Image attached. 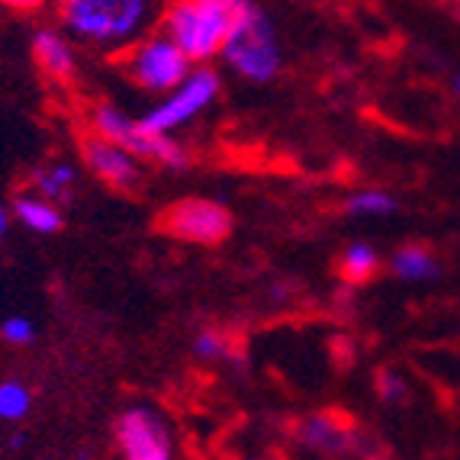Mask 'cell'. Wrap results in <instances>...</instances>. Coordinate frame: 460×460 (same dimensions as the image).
Returning <instances> with one entry per match:
<instances>
[{
  "label": "cell",
  "mask_w": 460,
  "mask_h": 460,
  "mask_svg": "<svg viewBox=\"0 0 460 460\" xmlns=\"http://www.w3.org/2000/svg\"><path fill=\"white\" fill-rule=\"evenodd\" d=\"M58 20L87 46L123 52L162 20V0H58Z\"/></svg>",
  "instance_id": "1"
},
{
  "label": "cell",
  "mask_w": 460,
  "mask_h": 460,
  "mask_svg": "<svg viewBox=\"0 0 460 460\" xmlns=\"http://www.w3.org/2000/svg\"><path fill=\"white\" fill-rule=\"evenodd\" d=\"M248 0H174L164 10V32L184 49L193 65H207L223 55L226 39Z\"/></svg>",
  "instance_id": "2"
},
{
  "label": "cell",
  "mask_w": 460,
  "mask_h": 460,
  "mask_svg": "<svg viewBox=\"0 0 460 460\" xmlns=\"http://www.w3.org/2000/svg\"><path fill=\"white\" fill-rule=\"evenodd\" d=\"M223 58L238 77H245L252 84H268V81H274L280 75L284 55H280L277 30L268 20V13L254 7L252 0L242 7L229 39H226Z\"/></svg>",
  "instance_id": "3"
},
{
  "label": "cell",
  "mask_w": 460,
  "mask_h": 460,
  "mask_svg": "<svg viewBox=\"0 0 460 460\" xmlns=\"http://www.w3.org/2000/svg\"><path fill=\"white\" fill-rule=\"evenodd\" d=\"M91 132L110 138L116 146H123L126 152H132L138 162H155L164 164V168H184L187 164V152L181 142L171 138V132H155L146 129L142 119H129L123 110L110 107H93L91 113Z\"/></svg>",
  "instance_id": "4"
},
{
  "label": "cell",
  "mask_w": 460,
  "mask_h": 460,
  "mask_svg": "<svg viewBox=\"0 0 460 460\" xmlns=\"http://www.w3.org/2000/svg\"><path fill=\"white\" fill-rule=\"evenodd\" d=\"M126 71L142 91L168 93L190 75L193 62L168 32H155V36H142L136 46H129Z\"/></svg>",
  "instance_id": "5"
},
{
  "label": "cell",
  "mask_w": 460,
  "mask_h": 460,
  "mask_svg": "<svg viewBox=\"0 0 460 460\" xmlns=\"http://www.w3.org/2000/svg\"><path fill=\"white\" fill-rule=\"evenodd\" d=\"M232 219L229 207L223 203H216V199L207 197H184V199H174L171 207L162 209L158 216V229L168 232L171 238L177 242H187V245H223L226 238H229Z\"/></svg>",
  "instance_id": "6"
},
{
  "label": "cell",
  "mask_w": 460,
  "mask_h": 460,
  "mask_svg": "<svg viewBox=\"0 0 460 460\" xmlns=\"http://www.w3.org/2000/svg\"><path fill=\"white\" fill-rule=\"evenodd\" d=\"M216 97H219V75L207 65H197L152 113L142 116V126L155 132H174L193 123L199 113H207Z\"/></svg>",
  "instance_id": "7"
},
{
  "label": "cell",
  "mask_w": 460,
  "mask_h": 460,
  "mask_svg": "<svg viewBox=\"0 0 460 460\" xmlns=\"http://www.w3.org/2000/svg\"><path fill=\"white\" fill-rule=\"evenodd\" d=\"M116 445L129 460H168L174 454V441L164 419L148 406H132L116 422Z\"/></svg>",
  "instance_id": "8"
},
{
  "label": "cell",
  "mask_w": 460,
  "mask_h": 460,
  "mask_svg": "<svg viewBox=\"0 0 460 460\" xmlns=\"http://www.w3.org/2000/svg\"><path fill=\"white\" fill-rule=\"evenodd\" d=\"M81 162L97 181L116 187V190H132L138 184V177H142L136 155L110 142V138L97 136V132L81 138Z\"/></svg>",
  "instance_id": "9"
},
{
  "label": "cell",
  "mask_w": 460,
  "mask_h": 460,
  "mask_svg": "<svg viewBox=\"0 0 460 460\" xmlns=\"http://www.w3.org/2000/svg\"><path fill=\"white\" fill-rule=\"evenodd\" d=\"M30 52H32V62L49 81H58V84H68L71 77L77 71V55L71 49V42L62 36L58 30H42L32 32V42H30Z\"/></svg>",
  "instance_id": "10"
},
{
  "label": "cell",
  "mask_w": 460,
  "mask_h": 460,
  "mask_svg": "<svg viewBox=\"0 0 460 460\" xmlns=\"http://www.w3.org/2000/svg\"><path fill=\"white\" fill-rule=\"evenodd\" d=\"M10 213H13L16 223L26 226L30 232H36V235H55V232H62V226H65L62 207L46 197H39V193L16 197Z\"/></svg>",
  "instance_id": "11"
},
{
  "label": "cell",
  "mask_w": 460,
  "mask_h": 460,
  "mask_svg": "<svg viewBox=\"0 0 460 460\" xmlns=\"http://www.w3.org/2000/svg\"><path fill=\"white\" fill-rule=\"evenodd\" d=\"M299 441L309 451H319V454H348L354 445V435L345 425H338L335 419H329V415H313V419H306V422L299 425Z\"/></svg>",
  "instance_id": "12"
},
{
  "label": "cell",
  "mask_w": 460,
  "mask_h": 460,
  "mask_svg": "<svg viewBox=\"0 0 460 460\" xmlns=\"http://www.w3.org/2000/svg\"><path fill=\"white\" fill-rule=\"evenodd\" d=\"M380 268H384V261H380V254H376L367 242H354V245H348L345 252H341V258H338V274L351 287L370 284V280L380 274Z\"/></svg>",
  "instance_id": "13"
},
{
  "label": "cell",
  "mask_w": 460,
  "mask_h": 460,
  "mask_svg": "<svg viewBox=\"0 0 460 460\" xmlns=\"http://www.w3.org/2000/svg\"><path fill=\"white\" fill-rule=\"evenodd\" d=\"M390 270L399 277V280H409V284H415V280H431V277H438V270H441V268H438L435 254H431L429 248L402 245L390 258Z\"/></svg>",
  "instance_id": "14"
},
{
  "label": "cell",
  "mask_w": 460,
  "mask_h": 460,
  "mask_svg": "<svg viewBox=\"0 0 460 460\" xmlns=\"http://www.w3.org/2000/svg\"><path fill=\"white\" fill-rule=\"evenodd\" d=\"M75 184H77V171L71 168V164H49V168L32 174V187H36L39 197L52 199V203H58V207L71 203Z\"/></svg>",
  "instance_id": "15"
},
{
  "label": "cell",
  "mask_w": 460,
  "mask_h": 460,
  "mask_svg": "<svg viewBox=\"0 0 460 460\" xmlns=\"http://www.w3.org/2000/svg\"><path fill=\"white\" fill-rule=\"evenodd\" d=\"M399 209V199L386 190H358L348 197V216H393Z\"/></svg>",
  "instance_id": "16"
},
{
  "label": "cell",
  "mask_w": 460,
  "mask_h": 460,
  "mask_svg": "<svg viewBox=\"0 0 460 460\" xmlns=\"http://www.w3.org/2000/svg\"><path fill=\"white\" fill-rule=\"evenodd\" d=\"M32 409V393L20 380L0 384V422H20Z\"/></svg>",
  "instance_id": "17"
},
{
  "label": "cell",
  "mask_w": 460,
  "mask_h": 460,
  "mask_svg": "<svg viewBox=\"0 0 460 460\" xmlns=\"http://www.w3.org/2000/svg\"><path fill=\"white\" fill-rule=\"evenodd\" d=\"M193 354H197L199 361L219 364V361H226V358L232 354V341L223 335V332L203 329L197 338H193Z\"/></svg>",
  "instance_id": "18"
},
{
  "label": "cell",
  "mask_w": 460,
  "mask_h": 460,
  "mask_svg": "<svg viewBox=\"0 0 460 460\" xmlns=\"http://www.w3.org/2000/svg\"><path fill=\"white\" fill-rule=\"evenodd\" d=\"M0 338L7 341V345H32V338H36V325H32V319H26V315H10V319H4L0 323Z\"/></svg>",
  "instance_id": "19"
},
{
  "label": "cell",
  "mask_w": 460,
  "mask_h": 460,
  "mask_svg": "<svg viewBox=\"0 0 460 460\" xmlns=\"http://www.w3.org/2000/svg\"><path fill=\"white\" fill-rule=\"evenodd\" d=\"M376 390H380V399H384V402H402L409 386L396 370H384V374L376 376Z\"/></svg>",
  "instance_id": "20"
},
{
  "label": "cell",
  "mask_w": 460,
  "mask_h": 460,
  "mask_svg": "<svg viewBox=\"0 0 460 460\" xmlns=\"http://www.w3.org/2000/svg\"><path fill=\"white\" fill-rule=\"evenodd\" d=\"M0 4L10 7V10H16V13H32V10L46 7L49 0H0Z\"/></svg>",
  "instance_id": "21"
},
{
  "label": "cell",
  "mask_w": 460,
  "mask_h": 460,
  "mask_svg": "<svg viewBox=\"0 0 460 460\" xmlns=\"http://www.w3.org/2000/svg\"><path fill=\"white\" fill-rule=\"evenodd\" d=\"M10 219H13V213H10L7 207H0V238L7 235V229H10Z\"/></svg>",
  "instance_id": "22"
},
{
  "label": "cell",
  "mask_w": 460,
  "mask_h": 460,
  "mask_svg": "<svg viewBox=\"0 0 460 460\" xmlns=\"http://www.w3.org/2000/svg\"><path fill=\"white\" fill-rule=\"evenodd\" d=\"M23 441H26V435H20V431H16V435L10 438V447H23Z\"/></svg>",
  "instance_id": "23"
},
{
  "label": "cell",
  "mask_w": 460,
  "mask_h": 460,
  "mask_svg": "<svg viewBox=\"0 0 460 460\" xmlns=\"http://www.w3.org/2000/svg\"><path fill=\"white\" fill-rule=\"evenodd\" d=\"M454 87H457V93H460V75H457V81H454Z\"/></svg>",
  "instance_id": "24"
}]
</instances>
